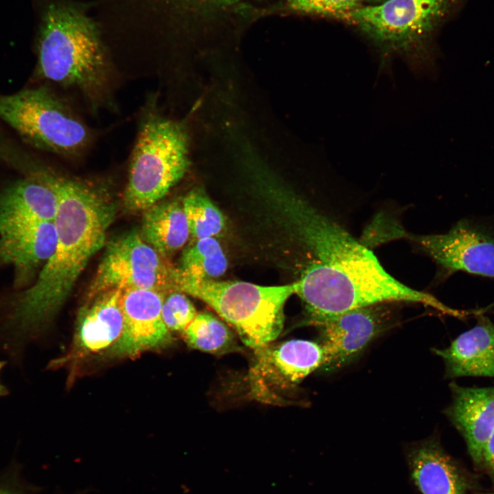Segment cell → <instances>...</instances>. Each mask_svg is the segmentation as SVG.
Returning a JSON list of instances; mask_svg holds the SVG:
<instances>
[{
  "label": "cell",
  "instance_id": "f546056e",
  "mask_svg": "<svg viewBox=\"0 0 494 494\" xmlns=\"http://www.w3.org/2000/svg\"><path fill=\"white\" fill-rule=\"evenodd\" d=\"M486 494H494V493H486Z\"/></svg>",
  "mask_w": 494,
  "mask_h": 494
},
{
  "label": "cell",
  "instance_id": "8992f818",
  "mask_svg": "<svg viewBox=\"0 0 494 494\" xmlns=\"http://www.w3.org/2000/svg\"><path fill=\"white\" fill-rule=\"evenodd\" d=\"M189 166V141L183 125L158 112L142 117L131 154L125 209L145 211L161 201Z\"/></svg>",
  "mask_w": 494,
  "mask_h": 494
},
{
  "label": "cell",
  "instance_id": "d6986e66",
  "mask_svg": "<svg viewBox=\"0 0 494 494\" xmlns=\"http://www.w3.org/2000/svg\"><path fill=\"white\" fill-rule=\"evenodd\" d=\"M141 235L147 244L167 257L183 247L189 231L182 202H158L145 210Z\"/></svg>",
  "mask_w": 494,
  "mask_h": 494
},
{
  "label": "cell",
  "instance_id": "4dcf8cb0",
  "mask_svg": "<svg viewBox=\"0 0 494 494\" xmlns=\"http://www.w3.org/2000/svg\"><path fill=\"white\" fill-rule=\"evenodd\" d=\"M384 1V0H382V1Z\"/></svg>",
  "mask_w": 494,
  "mask_h": 494
},
{
  "label": "cell",
  "instance_id": "7c38bea8",
  "mask_svg": "<svg viewBox=\"0 0 494 494\" xmlns=\"http://www.w3.org/2000/svg\"><path fill=\"white\" fill-rule=\"evenodd\" d=\"M166 294L153 290H121L123 329L109 351L115 357H136L143 352L163 349L173 342L162 318Z\"/></svg>",
  "mask_w": 494,
  "mask_h": 494
},
{
  "label": "cell",
  "instance_id": "9a60e30c",
  "mask_svg": "<svg viewBox=\"0 0 494 494\" xmlns=\"http://www.w3.org/2000/svg\"><path fill=\"white\" fill-rule=\"evenodd\" d=\"M121 290L97 295L83 306L77 317L75 351L80 355L95 353L111 347L123 329L120 305Z\"/></svg>",
  "mask_w": 494,
  "mask_h": 494
},
{
  "label": "cell",
  "instance_id": "3957f363",
  "mask_svg": "<svg viewBox=\"0 0 494 494\" xmlns=\"http://www.w3.org/2000/svg\"><path fill=\"white\" fill-rule=\"evenodd\" d=\"M39 16L40 75L99 104L108 94L110 69L93 21L68 0L45 1Z\"/></svg>",
  "mask_w": 494,
  "mask_h": 494
},
{
  "label": "cell",
  "instance_id": "9c48e42d",
  "mask_svg": "<svg viewBox=\"0 0 494 494\" xmlns=\"http://www.w3.org/2000/svg\"><path fill=\"white\" fill-rule=\"evenodd\" d=\"M386 237H405L415 243L440 267L443 274L458 271L494 279V226L463 219L445 233L414 235L399 224Z\"/></svg>",
  "mask_w": 494,
  "mask_h": 494
},
{
  "label": "cell",
  "instance_id": "cb8c5ba5",
  "mask_svg": "<svg viewBox=\"0 0 494 494\" xmlns=\"http://www.w3.org/2000/svg\"><path fill=\"white\" fill-rule=\"evenodd\" d=\"M162 318L170 332H183L198 314L191 301L183 292L172 291L165 294Z\"/></svg>",
  "mask_w": 494,
  "mask_h": 494
},
{
  "label": "cell",
  "instance_id": "44dd1931",
  "mask_svg": "<svg viewBox=\"0 0 494 494\" xmlns=\"http://www.w3.org/2000/svg\"><path fill=\"white\" fill-rule=\"evenodd\" d=\"M189 346L212 354H223L235 349L233 334L228 327L214 315L198 313L182 333Z\"/></svg>",
  "mask_w": 494,
  "mask_h": 494
},
{
  "label": "cell",
  "instance_id": "ba28073f",
  "mask_svg": "<svg viewBox=\"0 0 494 494\" xmlns=\"http://www.w3.org/2000/svg\"><path fill=\"white\" fill-rule=\"evenodd\" d=\"M176 268L132 231L109 242L88 289L90 300L112 290L175 291Z\"/></svg>",
  "mask_w": 494,
  "mask_h": 494
},
{
  "label": "cell",
  "instance_id": "4316f807",
  "mask_svg": "<svg viewBox=\"0 0 494 494\" xmlns=\"http://www.w3.org/2000/svg\"><path fill=\"white\" fill-rule=\"evenodd\" d=\"M5 363L3 362H0V372L1 369L3 368ZM6 393V388L5 386L1 384L0 381V396L4 395Z\"/></svg>",
  "mask_w": 494,
  "mask_h": 494
},
{
  "label": "cell",
  "instance_id": "6da1fadb",
  "mask_svg": "<svg viewBox=\"0 0 494 494\" xmlns=\"http://www.w3.org/2000/svg\"><path fill=\"white\" fill-rule=\"evenodd\" d=\"M277 207L309 257L294 282L313 325L349 310L386 303H414L445 313L433 295L414 290L392 277L374 253L342 225L307 201L274 192Z\"/></svg>",
  "mask_w": 494,
  "mask_h": 494
},
{
  "label": "cell",
  "instance_id": "52a82bcc",
  "mask_svg": "<svg viewBox=\"0 0 494 494\" xmlns=\"http://www.w3.org/2000/svg\"><path fill=\"white\" fill-rule=\"evenodd\" d=\"M0 118L34 148L64 156L81 154L91 140L80 118L45 87L0 95Z\"/></svg>",
  "mask_w": 494,
  "mask_h": 494
},
{
  "label": "cell",
  "instance_id": "83f0119b",
  "mask_svg": "<svg viewBox=\"0 0 494 494\" xmlns=\"http://www.w3.org/2000/svg\"><path fill=\"white\" fill-rule=\"evenodd\" d=\"M71 494H87L86 491H79Z\"/></svg>",
  "mask_w": 494,
  "mask_h": 494
},
{
  "label": "cell",
  "instance_id": "ffe728a7",
  "mask_svg": "<svg viewBox=\"0 0 494 494\" xmlns=\"http://www.w3.org/2000/svg\"><path fill=\"white\" fill-rule=\"evenodd\" d=\"M228 262L224 251L215 237L194 240L183 252L179 272L199 279H215L226 270Z\"/></svg>",
  "mask_w": 494,
  "mask_h": 494
},
{
  "label": "cell",
  "instance_id": "5bb4252c",
  "mask_svg": "<svg viewBox=\"0 0 494 494\" xmlns=\"http://www.w3.org/2000/svg\"><path fill=\"white\" fill-rule=\"evenodd\" d=\"M451 388L453 401L446 412L464 436L472 458L480 463L494 432V387L468 388L452 384Z\"/></svg>",
  "mask_w": 494,
  "mask_h": 494
},
{
  "label": "cell",
  "instance_id": "7a4b0ae2",
  "mask_svg": "<svg viewBox=\"0 0 494 494\" xmlns=\"http://www.w3.org/2000/svg\"><path fill=\"white\" fill-rule=\"evenodd\" d=\"M43 172L58 198L56 246L36 281L14 302L9 325L23 335L39 331L58 313L90 259L104 246L117 210L102 186Z\"/></svg>",
  "mask_w": 494,
  "mask_h": 494
},
{
  "label": "cell",
  "instance_id": "603a6c76",
  "mask_svg": "<svg viewBox=\"0 0 494 494\" xmlns=\"http://www.w3.org/2000/svg\"><path fill=\"white\" fill-rule=\"evenodd\" d=\"M285 1L292 10L339 20L342 16L355 9L368 4L377 3L382 0H285Z\"/></svg>",
  "mask_w": 494,
  "mask_h": 494
},
{
  "label": "cell",
  "instance_id": "7402d4cb",
  "mask_svg": "<svg viewBox=\"0 0 494 494\" xmlns=\"http://www.w3.org/2000/svg\"><path fill=\"white\" fill-rule=\"evenodd\" d=\"M189 237L194 240L215 237L224 228L222 212L200 189L190 191L182 200Z\"/></svg>",
  "mask_w": 494,
  "mask_h": 494
},
{
  "label": "cell",
  "instance_id": "f1b7e54d",
  "mask_svg": "<svg viewBox=\"0 0 494 494\" xmlns=\"http://www.w3.org/2000/svg\"><path fill=\"white\" fill-rule=\"evenodd\" d=\"M224 1H226V2H230V3H231V2L233 1L234 0H224Z\"/></svg>",
  "mask_w": 494,
  "mask_h": 494
},
{
  "label": "cell",
  "instance_id": "5b68a950",
  "mask_svg": "<svg viewBox=\"0 0 494 494\" xmlns=\"http://www.w3.org/2000/svg\"><path fill=\"white\" fill-rule=\"evenodd\" d=\"M174 288L202 301L237 332L245 345L257 351L282 331L284 305L294 294V283L262 286L244 281H219L184 275L177 268Z\"/></svg>",
  "mask_w": 494,
  "mask_h": 494
},
{
  "label": "cell",
  "instance_id": "30bf717a",
  "mask_svg": "<svg viewBox=\"0 0 494 494\" xmlns=\"http://www.w3.org/2000/svg\"><path fill=\"white\" fill-rule=\"evenodd\" d=\"M255 353L247 377L249 392L253 399L272 405L285 403L302 380L322 368L325 360L321 344L307 340L271 342Z\"/></svg>",
  "mask_w": 494,
  "mask_h": 494
},
{
  "label": "cell",
  "instance_id": "8fae6325",
  "mask_svg": "<svg viewBox=\"0 0 494 494\" xmlns=\"http://www.w3.org/2000/svg\"><path fill=\"white\" fill-rule=\"evenodd\" d=\"M391 303L375 304L349 310L318 324L325 355L322 368L336 371L355 360L395 320Z\"/></svg>",
  "mask_w": 494,
  "mask_h": 494
},
{
  "label": "cell",
  "instance_id": "d4e9b609",
  "mask_svg": "<svg viewBox=\"0 0 494 494\" xmlns=\"http://www.w3.org/2000/svg\"><path fill=\"white\" fill-rule=\"evenodd\" d=\"M0 494H43L41 489L23 477L20 467L5 468L0 471Z\"/></svg>",
  "mask_w": 494,
  "mask_h": 494
},
{
  "label": "cell",
  "instance_id": "277c9868",
  "mask_svg": "<svg viewBox=\"0 0 494 494\" xmlns=\"http://www.w3.org/2000/svg\"><path fill=\"white\" fill-rule=\"evenodd\" d=\"M456 0H384L368 4L339 20L355 27L381 56L379 73L390 75L393 57H401L417 77L430 73V38Z\"/></svg>",
  "mask_w": 494,
  "mask_h": 494
},
{
  "label": "cell",
  "instance_id": "e0dca14e",
  "mask_svg": "<svg viewBox=\"0 0 494 494\" xmlns=\"http://www.w3.org/2000/svg\"><path fill=\"white\" fill-rule=\"evenodd\" d=\"M445 365L449 377H494V323L481 318L443 349H434Z\"/></svg>",
  "mask_w": 494,
  "mask_h": 494
},
{
  "label": "cell",
  "instance_id": "ac0fdd59",
  "mask_svg": "<svg viewBox=\"0 0 494 494\" xmlns=\"http://www.w3.org/2000/svg\"><path fill=\"white\" fill-rule=\"evenodd\" d=\"M408 462L412 479L422 494H465L464 478L434 440L412 446Z\"/></svg>",
  "mask_w": 494,
  "mask_h": 494
},
{
  "label": "cell",
  "instance_id": "4fadbf2b",
  "mask_svg": "<svg viewBox=\"0 0 494 494\" xmlns=\"http://www.w3.org/2000/svg\"><path fill=\"white\" fill-rule=\"evenodd\" d=\"M56 239L54 222L0 224V265L13 266L16 287L31 282L37 269L53 255Z\"/></svg>",
  "mask_w": 494,
  "mask_h": 494
},
{
  "label": "cell",
  "instance_id": "2e32d148",
  "mask_svg": "<svg viewBox=\"0 0 494 494\" xmlns=\"http://www.w3.org/2000/svg\"><path fill=\"white\" fill-rule=\"evenodd\" d=\"M57 192L43 169L0 191V224L34 221L54 222Z\"/></svg>",
  "mask_w": 494,
  "mask_h": 494
},
{
  "label": "cell",
  "instance_id": "484cf974",
  "mask_svg": "<svg viewBox=\"0 0 494 494\" xmlns=\"http://www.w3.org/2000/svg\"><path fill=\"white\" fill-rule=\"evenodd\" d=\"M482 461L485 463L489 473L494 479V432L484 448Z\"/></svg>",
  "mask_w": 494,
  "mask_h": 494
}]
</instances>
